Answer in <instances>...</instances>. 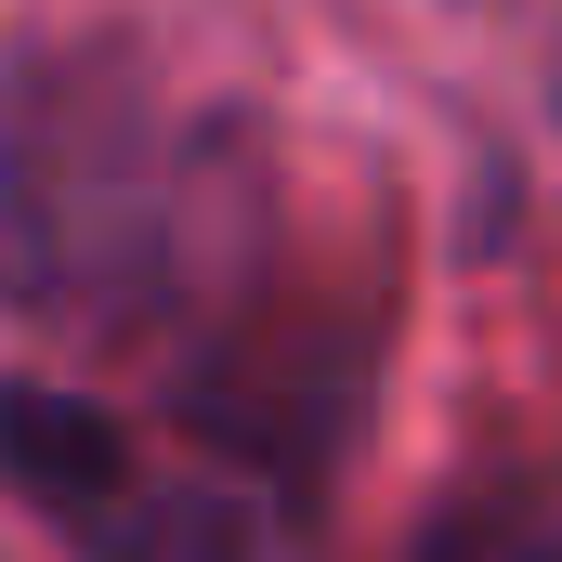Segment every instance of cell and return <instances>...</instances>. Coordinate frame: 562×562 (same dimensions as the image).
<instances>
[{
    "label": "cell",
    "mask_w": 562,
    "mask_h": 562,
    "mask_svg": "<svg viewBox=\"0 0 562 562\" xmlns=\"http://www.w3.org/2000/svg\"><path fill=\"white\" fill-rule=\"evenodd\" d=\"M183 144L132 53H40L0 92V276L26 314H132L170 276Z\"/></svg>",
    "instance_id": "cell-1"
},
{
    "label": "cell",
    "mask_w": 562,
    "mask_h": 562,
    "mask_svg": "<svg viewBox=\"0 0 562 562\" xmlns=\"http://www.w3.org/2000/svg\"><path fill=\"white\" fill-rule=\"evenodd\" d=\"M0 471L79 562H262L249 510H223L210 484H157L79 393H0Z\"/></svg>",
    "instance_id": "cell-2"
},
{
    "label": "cell",
    "mask_w": 562,
    "mask_h": 562,
    "mask_svg": "<svg viewBox=\"0 0 562 562\" xmlns=\"http://www.w3.org/2000/svg\"><path fill=\"white\" fill-rule=\"evenodd\" d=\"M419 562H562V497H458L419 537Z\"/></svg>",
    "instance_id": "cell-3"
}]
</instances>
